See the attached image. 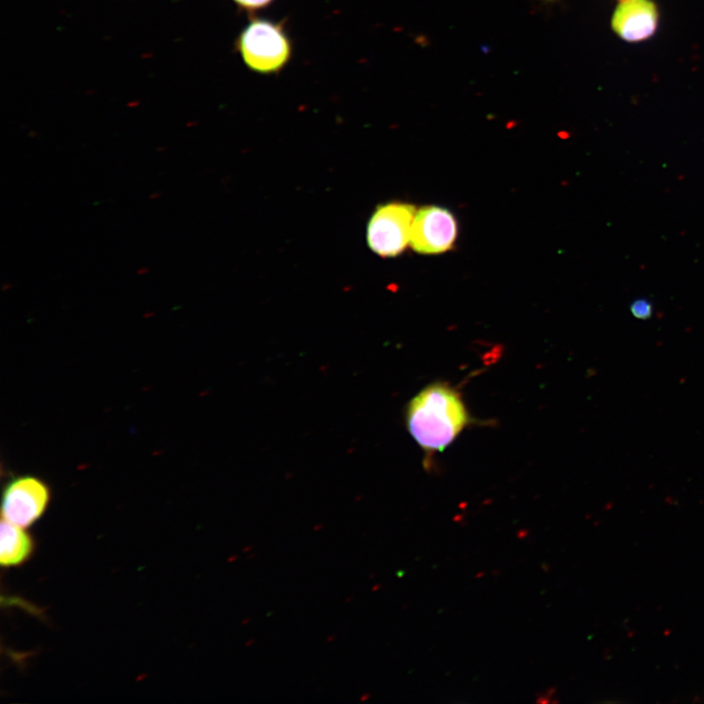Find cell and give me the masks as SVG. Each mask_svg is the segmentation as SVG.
I'll return each instance as SVG.
<instances>
[{"label":"cell","instance_id":"8992f818","mask_svg":"<svg viewBox=\"0 0 704 704\" xmlns=\"http://www.w3.org/2000/svg\"><path fill=\"white\" fill-rule=\"evenodd\" d=\"M659 26V9L653 0H622L612 19L613 32L628 43L648 40Z\"/></svg>","mask_w":704,"mask_h":704},{"label":"cell","instance_id":"9c48e42d","mask_svg":"<svg viewBox=\"0 0 704 704\" xmlns=\"http://www.w3.org/2000/svg\"><path fill=\"white\" fill-rule=\"evenodd\" d=\"M631 313L639 319H648L653 313V308L649 301L638 300L631 305Z\"/></svg>","mask_w":704,"mask_h":704},{"label":"cell","instance_id":"7a4b0ae2","mask_svg":"<svg viewBox=\"0 0 704 704\" xmlns=\"http://www.w3.org/2000/svg\"><path fill=\"white\" fill-rule=\"evenodd\" d=\"M236 51L249 71L272 75L281 72L293 58L292 38L282 21L251 17L235 41Z\"/></svg>","mask_w":704,"mask_h":704},{"label":"cell","instance_id":"ba28073f","mask_svg":"<svg viewBox=\"0 0 704 704\" xmlns=\"http://www.w3.org/2000/svg\"><path fill=\"white\" fill-rule=\"evenodd\" d=\"M275 0H233L234 4L238 9L248 13L261 11L270 6Z\"/></svg>","mask_w":704,"mask_h":704},{"label":"cell","instance_id":"3957f363","mask_svg":"<svg viewBox=\"0 0 704 704\" xmlns=\"http://www.w3.org/2000/svg\"><path fill=\"white\" fill-rule=\"evenodd\" d=\"M416 207L406 202H389L377 207L368 224V245L383 257H394L411 240Z\"/></svg>","mask_w":704,"mask_h":704},{"label":"cell","instance_id":"52a82bcc","mask_svg":"<svg viewBox=\"0 0 704 704\" xmlns=\"http://www.w3.org/2000/svg\"><path fill=\"white\" fill-rule=\"evenodd\" d=\"M35 545L32 536L24 527L15 526L2 519L0 534V563L4 568H12L27 562L32 556Z\"/></svg>","mask_w":704,"mask_h":704},{"label":"cell","instance_id":"277c9868","mask_svg":"<svg viewBox=\"0 0 704 704\" xmlns=\"http://www.w3.org/2000/svg\"><path fill=\"white\" fill-rule=\"evenodd\" d=\"M49 502L50 490L43 480L33 475L15 477L4 491L2 519L27 529L43 516Z\"/></svg>","mask_w":704,"mask_h":704},{"label":"cell","instance_id":"8fae6325","mask_svg":"<svg viewBox=\"0 0 704 704\" xmlns=\"http://www.w3.org/2000/svg\"><path fill=\"white\" fill-rule=\"evenodd\" d=\"M549 1H552V0H549Z\"/></svg>","mask_w":704,"mask_h":704},{"label":"cell","instance_id":"6da1fadb","mask_svg":"<svg viewBox=\"0 0 704 704\" xmlns=\"http://www.w3.org/2000/svg\"><path fill=\"white\" fill-rule=\"evenodd\" d=\"M409 433L426 454L440 453L469 425L470 415L459 392L448 384H430L408 404Z\"/></svg>","mask_w":704,"mask_h":704},{"label":"cell","instance_id":"5b68a950","mask_svg":"<svg viewBox=\"0 0 704 704\" xmlns=\"http://www.w3.org/2000/svg\"><path fill=\"white\" fill-rule=\"evenodd\" d=\"M458 224L450 210L423 207L416 212L411 231L412 249L422 254L445 253L454 247Z\"/></svg>","mask_w":704,"mask_h":704},{"label":"cell","instance_id":"30bf717a","mask_svg":"<svg viewBox=\"0 0 704 704\" xmlns=\"http://www.w3.org/2000/svg\"><path fill=\"white\" fill-rule=\"evenodd\" d=\"M146 271H148V269H140L139 274H144Z\"/></svg>","mask_w":704,"mask_h":704}]
</instances>
